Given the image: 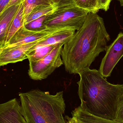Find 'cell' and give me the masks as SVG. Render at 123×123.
<instances>
[{
	"label": "cell",
	"mask_w": 123,
	"mask_h": 123,
	"mask_svg": "<svg viewBox=\"0 0 123 123\" xmlns=\"http://www.w3.org/2000/svg\"><path fill=\"white\" fill-rule=\"evenodd\" d=\"M110 40L103 19L97 13L89 12L81 27L64 45L61 57L66 71L78 74L89 68L105 51Z\"/></svg>",
	"instance_id": "1"
},
{
	"label": "cell",
	"mask_w": 123,
	"mask_h": 123,
	"mask_svg": "<svg viewBox=\"0 0 123 123\" xmlns=\"http://www.w3.org/2000/svg\"><path fill=\"white\" fill-rule=\"evenodd\" d=\"M78 74L80 107L92 115L115 121L123 98V85L110 83L96 69L86 68Z\"/></svg>",
	"instance_id": "2"
},
{
	"label": "cell",
	"mask_w": 123,
	"mask_h": 123,
	"mask_svg": "<svg viewBox=\"0 0 123 123\" xmlns=\"http://www.w3.org/2000/svg\"><path fill=\"white\" fill-rule=\"evenodd\" d=\"M19 95L22 114L28 123H67L63 116L66 104L63 91L51 95L34 90Z\"/></svg>",
	"instance_id": "3"
},
{
	"label": "cell",
	"mask_w": 123,
	"mask_h": 123,
	"mask_svg": "<svg viewBox=\"0 0 123 123\" xmlns=\"http://www.w3.org/2000/svg\"><path fill=\"white\" fill-rule=\"evenodd\" d=\"M89 12L74 3L58 7L54 13L48 16L44 25L46 29L71 28L77 31L83 25Z\"/></svg>",
	"instance_id": "4"
},
{
	"label": "cell",
	"mask_w": 123,
	"mask_h": 123,
	"mask_svg": "<svg viewBox=\"0 0 123 123\" xmlns=\"http://www.w3.org/2000/svg\"><path fill=\"white\" fill-rule=\"evenodd\" d=\"M64 44H59L49 54L38 61H29L28 74L30 77L34 80L45 79L56 69L63 64L61 55Z\"/></svg>",
	"instance_id": "5"
},
{
	"label": "cell",
	"mask_w": 123,
	"mask_h": 123,
	"mask_svg": "<svg viewBox=\"0 0 123 123\" xmlns=\"http://www.w3.org/2000/svg\"><path fill=\"white\" fill-rule=\"evenodd\" d=\"M106 53L103 58L99 71L103 76L107 78L111 73L123 56V32H120L114 42L107 46Z\"/></svg>",
	"instance_id": "6"
},
{
	"label": "cell",
	"mask_w": 123,
	"mask_h": 123,
	"mask_svg": "<svg viewBox=\"0 0 123 123\" xmlns=\"http://www.w3.org/2000/svg\"><path fill=\"white\" fill-rule=\"evenodd\" d=\"M63 29H47L40 31H32L23 26L15 33L5 47L19 46L38 42Z\"/></svg>",
	"instance_id": "7"
},
{
	"label": "cell",
	"mask_w": 123,
	"mask_h": 123,
	"mask_svg": "<svg viewBox=\"0 0 123 123\" xmlns=\"http://www.w3.org/2000/svg\"><path fill=\"white\" fill-rule=\"evenodd\" d=\"M38 42L19 46L1 48L0 52V66L28 59L30 50Z\"/></svg>",
	"instance_id": "8"
},
{
	"label": "cell",
	"mask_w": 123,
	"mask_h": 123,
	"mask_svg": "<svg viewBox=\"0 0 123 123\" xmlns=\"http://www.w3.org/2000/svg\"><path fill=\"white\" fill-rule=\"evenodd\" d=\"M0 123H28L22 114L16 98L0 104Z\"/></svg>",
	"instance_id": "9"
},
{
	"label": "cell",
	"mask_w": 123,
	"mask_h": 123,
	"mask_svg": "<svg viewBox=\"0 0 123 123\" xmlns=\"http://www.w3.org/2000/svg\"><path fill=\"white\" fill-rule=\"evenodd\" d=\"M76 30L71 28L63 29L59 30L37 42L31 48L29 52L42 47L61 43L65 44L71 38L76 32Z\"/></svg>",
	"instance_id": "10"
},
{
	"label": "cell",
	"mask_w": 123,
	"mask_h": 123,
	"mask_svg": "<svg viewBox=\"0 0 123 123\" xmlns=\"http://www.w3.org/2000/svg\"><path fill=\"white\" fill-rule=\"evenodd\" d=\"M20 4L11 6L0 14V47L1 48L5 47L9 29Z\"/></svg>",
	"instance_id": "11"
},
{
	"label": "cell",
	"mask_w": 123,
	"mask_h": 123,
	"mask_svg": "<svg viewBox=\"0 0 123 123\" xmlns=\"http://www.w3.org/2000/svg\"><path fill=\"white\" fill-rule=\"evenodd\" d=\"M71 114L76 123H121L92 115L80 106L73 110Z\"/></svg>",
	"instance_id": "12"
},
{
	"label": "cell",
	"mask_w": 123,
	"mask_h": 123,
	"mask_svg": "<svg viewBox=\"0 0 123 123\" xmlns=\"http://www.w3.org/2000/svg\"><path fill=\"white\" fill-rule=\"evenodd\" d=\"M58 7L57 4L37 6L24 17V25L43 16H49L52 14L57 10Z\"/></svg>",
	"instance_id": "13"
},
{
	"label": "cell",
	"mask_w": 123,
	"mask_h": 123,
	"mask_svg": "<svg viewBox=\"0 0 123 123\" xmlns=\"http://www.w3.org/2000/svg\"><path fill=\"white\" fill-rule=\"evenodd\" d=\"M24 5L22 3L20 4L18 11L9 27L6 36L5 47L15 33L24 26Z\"/></svg>",
	"instance_id": "14"
},
{
	"label": "cell",
	"mask_w": 123,
	"mask_h": 123,
	"mask_svg": "<svg viewBox=\"0 0 123 123\" xmlns=\"http://www.w3.org/2000/svg\"><path fill=\"white\" fill-rule=\"evenodd\" d=\"M59 44L42 47L31 51L28 55V59L29 61H37L39 60L49 54L55 47Z\"/></svg>",
	"instance_id": "15"
},
{
	"label": "cell",
	"mask_w": 123,
	"mask_h": 123,
	"mask_svg": "<svg viewBox=\"0 0 123 123\" xmlns=\"http://www.w3.org/2000/svg\"><path fill=\"white\" fill-rule=\"evenodd\" d=\"M23 3L24 17L38 6H49L54 4L50 0H25Z\"/></svg>",
	"instance_id": "16"
},
{
	"label": "cell",
	"mask_w": 123,
	"mask_h": 123,
	"mask_svg": "<svg viewBox=\"0 0 123 123\" xmlns=\"http://www.w3.org/2000/svg\"><path fill=\"white\" fill-rule=\"evenodd\" d=\"M99 0H74L76 6L89 12L96 13L99 10Z\"/></svg>",
	"instance_id": "17"
},
{
	"label": "cell",
	"mask_w": 123,
	"mask_h": 123,
	"mask_svg": "<svg viewBox=\"0 0 123 123\" xmlns=\"http://www.w3.org/2000/svg\"><path fill=\"white\" fill-rule=\"evenodd\" d=\"M48 16H44L35 19L27 24L24 26L27 29L32 31H40L46 29L44 25V22Z\"/></svg>",
	"instance_id": "18"
},
{
	"label": "cell",
	"mask_w": 123,
	"mask_h": 123,
	"mask_svg": "<svg viewBox=\"0 0 123 123\" xmlns=\"http://www.w3.org/2000/svg\"><path fill=\"white\" fill-rule=\"evenodd\" d=\"M115 121L123 123V98L118 105Z\"/></svg>",
	"instance_id": "19"
},
{
	"label": "cell",
	"mask_w": 123,
	"mask_h": 123,
	"mask_svg": "<svg viewBox=\"0 0 123 123\" xmlns=\"http://www.w3.org/2000/svg\"><path fill=\"white\" fill-rule=\"evenodd\" d=\"M111 0H99V9L107 11L110 8Z\"/></svg>",
	"instance_id": "20"
},
{
	"label": "cell",
	"mask_w": 123,
	"mask_h": 123,
	"mask_svg": "<svg viewBox=\"0 0 123 123\" xmlns=\"http://www.w3.org/2000/svg\"><path fill=\"white\" fill-rule=\"evenodd\" d=\"M54 4H57L58 7L74 3V0H50Z\"/></svg>",
	"instance_id": "21"
},
{
	"label": "cell",
	"mask_w": 123,
	"mask_h": 123,
	"mask_svg": "<svg viewBox=\"0 0 123 123\" xmlns=\"http://www.w3.org/2000/svg\"><path fill=\"white\" fill-rule=\"evenodd\" d=\"M24 0H10L8 5L5 8L4 11L5 9H7L11 6L18 4H20L21 3H23Z\"/></svg>",
	"instance_id": "22"
},
{
	"label": "cell",
	"mask_w": 123,
	"mask_h": 123,
	"mask_svg": "<svg viewBox=\"0 0 123 123\" xmlns=\"http://www.w3.org/2000/svg\"><path fill=\"white\" fill-rule=\"evenodd\" d=\"M10 0H0V14L5 9Z\"/></svg>",
	"instance_id": "23"
},
{
	"label": "cell",
	"mask_w": 123,
	"mask_h": 123,
	"mask_svg": "<svg viewBox=\"0 0 123 123\" xmlns=\"http://www.w3.org/2000/svg\"><path fill=\"white\" fill-rule=\"evenodd\" d=\"M65 118L69 123H76V120L73 117H70L67 116H65Z\"/></svg>",
	"instance_id": "24"
},
{
	"label": "cell",
	"mask_w": 123,
	"mask_h": 123,
	"mask_svg": "<svg viewBox=\"0 0 123 123\" xmlns=\"http://www.w3.org/2000/svg\"><path fill=\"white\" fill-rule=\"evenodd\" d=\"M120 3L121 5V6H123V0H118Z\"/></svg>",
	"instance_id": "25"
},
{
	"label": "cell",
	"mask_w": 123,
	"mask_h": 123,
	"mask_svg": "<svg viewBox=\"0 0 123 123\" xmlns=\"http://www.w3.org/2000/svg\"><path fill=\"white\" fill-rule=\"evenodd\" d=\"M1 48L0 47V52L1 50Z\"/></svg>",
	"instance_id": "26"
},
{
	"label": "cell",
	"mask_w": 123,
	"mask_h": 123,
	"mask_svg": "<svg viewBox=\"0 0 123 123\" xmlns=\"http://www.w3.org/2000/svg\"><path fill=\"white\" fill-rule=\"evenodd\" d=\"M66 122H67V123H69L68 121H67L66 120Z\"/></svg>",
	"instance_id": "27"
}]
</instances>
